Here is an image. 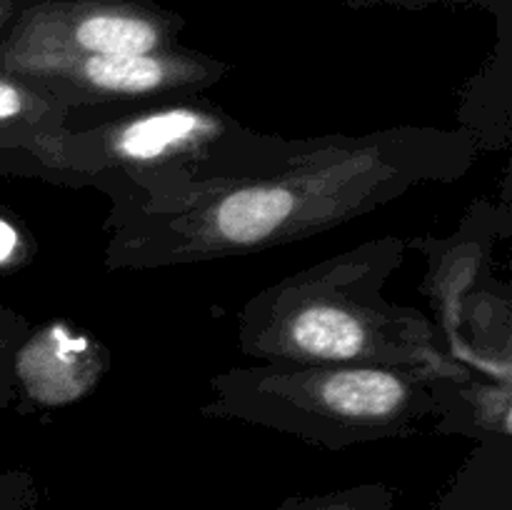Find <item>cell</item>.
Masks as SVG:
<instances>
[{"label":"cell","instance_id":"8fae6325","mask_svg":"<svg viewBox=\"0 0 512 510\" xmlns=\"http://www.w3.org/2000/svg\"><path fill=\"white\" fill-rule=\"evenodd\" d=\"M28 333V320L0 305V408H8L15 398L13 355Z\"/></svg>","mask_w":512,"mask_h":510},{"label":"cell","instance_id":"30bf717a","mask_svg":"<svg viewBox=\"0 0 512 510\" xmlns=\"http://www.w3.org/2000/svg\"><path fill=\"white\" fill-rule=\"evenodd\" d=\"M395 490L385 483H365L323 495H303L280 503L275 510H395Z\"/></svg>","mask_w":512,"mask_h":510},{"label":"cell","instance_id":"9c48e42d","mask_svg":"<svg viewBox=\"0 0 512 510\" xmlns=\"http://www.w3.org/2000/svg\"><path fill=\"white\" fill-rule=\"evenodd\" d=\"M430 510H512L510 435L483 440Z\"/></svg>","mask_w":512,"mask_h":510},{"label":"cell","instance_id":"3957f363","mask_svg":"<svg viewBox=\"0 0 512 510\" xmlns=\"http://www.w3.org/2000/svg\"><path fill=\"white\" fill-rule=\"evenodd\" d=\"M470 378L388 365H273L213 378L205 413L238 418L343 450L405 438L430 415H448Z\"/></svg>","mask_w":512,"mask_h":510},{"label":"cell","instance_id":"7a4b0ae2","mask_svg":"<svg viewBox=\"0 0 512 510\" xmlns=\"http://www.w3.org/2000/svg\"><path fill=\"white\" fill-rule=\"evenodd\" d=\"M405 243L383 238L305 268L240 313V348L273 365H388L468 378L433 320L385 298Z\"/></svg>","mask_w":512,"mask_h":510},{"label":"cell","instance_id":"9a60e30c","mask_svg":"<svg viewBox=\"0 0 512 510\" xmlns=\"http://www.w3.org/2000/svg\"><path fill=\"white\" fill-rule=\"evenodd\" d=\"M25 3H28V0H0V45H3V38L5 33H8L10 23H13V18L18 15V10L23 8Z\"/></svg>","mask_w":512,"mask_h":510},{"label":"cell","instance_id":"277c9868","mask_svg":"<svg viewBox=\"0 0 512 510\" xmlns=\"http://www.w3.org/2000/svg\"><path fill=\"white\" fill-rule=\"evenodd\" d=\"M98 173V188L120 210H150L190 195L258 178L283 163L295 140L245 128L203 103H168L150 110L85 118L70 115Z\"/></svg>","mask_w":512,"mask_h":510},{"label":"cell","instance_id":"52a82bcc","mask_svg":"<svg viewBox=\"0 0 512 510\" xmlns=\"http://www.w3.org/2000/svg\"><path fill=\"white\" fill-rule=\"evenodd\" d=\"M70 115L73 110L48 90L0 70V175L98 188Z\"/></svg>","mask_w":512,"mask_h":510},{"label":"cell","instance_id":"5bb4252c","mask_svg":"<svg viewBox=\"0 0 512 510\" xmlns=\"http://www.w3.org/2000/svg\"><path fill=\"white\" fill-rule=\"evenodd\" d=\"M23 253L25 248L20 230L5 215H0V268H10L13 263H18Z\"/></svg>","mask_w":512,"mask_h":510},{"label":"cell","instance_id":"ba28073f","mask_svg":"<svg viewBox=\"0 0 512 510\" xmlns=\"http://www.w3.org/2000/svg\"><path fill=\"white\" fill-rule=\"evenodd\" d=\"M95 350L88 338L63 328L25 335L13 355L15 395L33 403L60 405L80 398L95 383Z\"/></svg>","mask_w":512,"mask_h":510},{"label":"cell","instance_id":"6da1fadb","mask_svg":"<svg viewBox=\"0 0 512 510\" xmlns=\"http://www.w3.org/2000/svg\"><path fill=\"white\" fill-rule=\"evenodd\" d=\"M473 160L468 138L393 130L303 140L258 178L173 205L110 213V265H170L308 238L398 198L423 180H453Z\"/></svg>","mask_w":512,"mask_h":510},{"label":"cell","instance_id":"4fadbf2b","mask_svg":"<svg viewBox=\"0 0 512 510\" xmlns=\"http://www.w3.org/2000/svg\"><path fill=\"white\" fill-rule=\"evenodd\" d=\"M353 8H365V5H375V3H390L398 5V8H423V5L430 3H440V0H345ZM453 3H478L483 8L495 10L500 20V30H505L510 25V13H512V0H453Z\"/></svg>","mask_w":512,"mask_h":510},{"label":"cell","instance_id":"8992f818","mask_svg":"<svg viewBox=\"0 0 512 510\" xmlns=\"http://www.w3.org/2000/svg\"><path fill=\"white\" fill-rule=\"evenodd\" d=\"M225 73V63L178 45L145 55L43 58L10 75L48 90L73 113H98L135 100L188 98L218 83Z\"/></svg>","mask_w":512,"mask_h":510},{"label":"cell","instance_id":"5b68a950","mask_svg":"<svg viewBox=\"0 0 512 510\" xmlns=\"http://www.w3.org/2000/svg\"><path fill=\"white\" fill-rule=\"evenodd\" d=\"M183 18L150 0H28L0 45V70L78 55H145L178 48Z\"/></svg>","mask_w":512,"mask_h":510},{"label":"cell","instance_id":"7c38bea8","mask_svg":"<svg viewBox=\"0 0 512 510\" xmlns=\"http://www.w3.org/2000/svg\"><path fill=\"white\" fill-rule=\"evenodd\" d=\"M38 508V485L33 475L0 473V510H35Z\"/></svg>","mask_w":512,"mask_h":510}]
</instances>
